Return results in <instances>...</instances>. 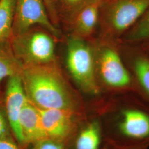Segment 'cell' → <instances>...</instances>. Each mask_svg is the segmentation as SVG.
<instances>
[{"label": "cell", "mask_w": 149, "mask_h": 149, "mask_svg": "<svg viewBox=\"0 0 149 149\" xmlns=\"http://www.w3.org/2000/svg\"><path fill=\"white\" fill-rule=\"evenodd\" d=\"M107 142L135 145L149 141V103L136 93L111 95L107 103Z\"/></svg>", "instance_id": "obj_1"}, {"label": "cell", "mask_w": 149, "mask_h": 149, "mask_svg": "<svg viewBox=\"0 0 149 149\" xmlns=\"http://www.w3.org/2000/svg\"><path fill=\"white\" fill-rule=\"evenodd\" d=\"M20 75L29 101L38 108L79 111V100L57 61L23 66Z\"/></svg>", "instance_id": "obj_2"}, {"label": "cell", "mask_w": 149, "mask_h": 149, "mask_svg": "<svg viewBox=\"0 0 149 149\" xmlns=\"http://www.w3.org/2000/svg\"><path fill=\"white\" fill-rule=\"evenodd\" d=\"M96 79L102 92L110 95L136 93L133 77L125 64L118 44L92 39Z\"/></svg>", "instance_id": "obj_3"}, {"label": "cell", "mask_w": 149, "mask_h": 149, "mask_svg": "<svg viewBox=\"0 0 149 149\" xmlns=\"http://www.w3.org/2000/svg\"><path fill=\"white\" fill-rule=\"evenodd\" d=\"M149 7V0H105L100 9L96 38L119 44Z\"/></svg>", "instance_id": "obj_4"}, {"label": "cell", "mask_w": 149, "mask_h": 149, "mask_svg": "<svg viewBox=\"0 0 149 149\" xmlns=\"http://www.w3.org/2000/svg\"><path fill=\"white\" fill-rule=\"evenodd\" d=\"M65 62L70 74L80 90L91 97L101 95L95 74L92 39L87 40L69 35Z\"/></svg>", "instance_id": "obj_5"}, {"label": "cell", "mask_w": 149, "mask_h": 149, "mask_svg": "<svg viewBox=\"0 0 149 149\" xmlns=\"http://www.w3.org/2000/svg\"><path fill=\"white\" fill-rule=\"evenodd\" d=\"M56 40L45 29L35 26L21 34L12 36L10 44L16 59L23 66H26L57 61Z\"/></svg>", "instance_id": "obj_6"}, {"label": "cell", "mask_w": 149, "mask_h": 149, "mask_svg": "<svg viewBox=\"0 0 149 149\" xmlns=\"http://www.w3.org/2000/svg\"><path fill=\"white\" fill-rule=\"evenodd\" d=\"M35 26L45 29L58 40L63 38L61 29L51 21L44 0H16L12 36Z\"/></svg>", "instance_id": "obj_7"}, {"label": "cell", "mask_w": 149, "mask_h": 149, "mask_svg": "<svg viewBox=\"0 0 149 149\" xmlns=\"http://www.w3.org/2000/svg\"><path fill=\"white\" fill-rule=\"evenodd\" d=\"M5 96L8 121L16 138L20 143H24V139L19 125V117L23 107L29 100L20 74H15L7 78Z\"/></svg>", "instance_id": "obj_8"}, {"label": "cell", "mask_w": 149, "mask_h": 149, "mask_svg": "<svg viewBox=\"0 0 149 149\" xmlns=\"http://www.w3.org/2000/svg\"><path fill=\"white\" fill-rule=\"evenodd\" d=\"M118 45L133 77L138 94L149 103V55L137 47Z\"/></svg>", "instance_id": "obj_9"}, {"label": "cell", "mask_w": 149, "mask_h": 149, "mask_svg": "<svg viewBox=\"0 0 149 149\" xmlns=\"http://www.w3.org/2000/svg\"><path fill=\"white\" fill-rule=\"evenodd\" d=\"M103 2H95L82 9L70 28V35L87 40L94 39L98 28Z\"/></svg>", "instance_id": "obj_10"}, {"label": "cell", "mask_w": 149, "mask_h": 149, "mask_svg": "<svg viewBox=\"0 0 149 149\" xmlns=\"http://www.w3.org/2000/svg\"><path fill=\"white\" fill-rule=\"evenodd\" d=\"M38 109L42 126L47 137L60 138L70 132L72 121L71 114L69 115V110Z\"/></svg>", "instance_id": "obj_11"}, {"label": "cell", "mask_w": 149, "mask_h": 149, "mask_svg": "<svg viewBox=\"0 0 149 149\" xmlns=\"http://www.w3.org/2000/svg\"><path fill=\"white\" fill-rule=\"evenodd\" d=\"M19 125L24 142H37L47 138L42 126L39 109L29 101L22 110Z\"/></svg>", "instance_id": "obj_12"}, {"label": "cell", "mask_w": 149, "mask_h": 149, "mask_svg": "<svg viewBox=\"0 0 149 149\" xmlns=\"http://www.w3.org/2000/svg\"><path fill=\"white\" fill-rule=\"evenodd\" d=\"M59 28L69 31L80 11L87 6L105 0H50Z\"/></svg>", "instance_id": "obj_13"}, {"label": "cell", "mask_w": 149, "mask_h": 149, "mask_svg": "<svg viewBox=\"0 0 149 149\" xmlns=\"http://www.w3.org/2000/svg\"><path fill=\"white\" fill-rule=\"evenodd\" d=\"M101 120L95 119L82 128L76 142V149H100L103 136Z\"/></svg>", "instance_id": "obj_14"}, {"label": "cell", "mask_w": 149, "mask_h": 149, "mask_svg": "<svg viewBox=\"0 0 149 149\" xmlns=\"http://www.w3.org/2000/svg\"><path fill=\"white\" fill-rule=\"evenodd\" d=\"M149 42V7L123 37L119 44L138 46Z\"/></svg>", "instance_id": "obj_15"}, {"label": "cell", "mask_w": 149, "mask_h": 149, "mask_svg": "<svg viewBox=\"0 0 149 149\" xmlns=\"http://www.w3.org/2000/svg\"><path fill=\"white\" fill-rule=\"evenodd\" d=\"M23 66L16 59L10 43H0V84L15 74H21Z\"/></svg>", "instance_id": "obj_16"}, {"label": "cell", "mask_w": 149, "mask_h": 149, "mask_svg": "<svg viewBox=\"0 0 149 149\" xmlns=\"http://www.w3.org/2000/svg\"><path fill=\"white\" fill-rule=\"evenodd\" d=\"M15 6L16 0H0V43H10Z\"/></svg>", "instance_id": "obj_17"}, {"label": "cell", "mask_w": 149, "mask_h": 149, "mask_svg": "<svg viewBox=\"0 0 149 149\" xmlns=\"http://www.w3.org/2000/svg\"><path fill=\"white\" fill-rule=\"evenodd\" d=\"M36 143L33 149H64L63 144L51 139L45 138Z\"/></svg>", "instance_id": "obj_18"}, {"label": "cell", "mask_w": 149, "mask_h": 149, "mask_svg": "<svg viewBox=\"0 0 149 149\" xmlns=\"http://www.w3.org/2000/svg\"><path fill=\"white\" fill-rule=\"evenodd\" d=\"M149 141L143 144L135 145H122L107 142L106 146L104 149H148Z\"/></svg>", "instance_id": "obj_19"}, {"label": "cell", "mask_w": 149, "mask_h": 149, "mask_svg": "<svg viewBox=\"0 0 149 149\" xmlns=\"http://www.w3.org/2000/svg\"><path fill=\"white\" fill-rule=\"evenodd\" d=\"M8 133L7 123L4 114L0 108V139L7 136Z\"/></svg>", "instance_id": "obj_20"}, {"label": "cell", "mask_w": 149, "mask_h": 149, "mask_svg": "<svg viewBox=\"0 0 149 149\" xmlns=\"http://www.w3.org/2000/svg\"><path fill=\"white\" fill-rule=\"evenodd\" d=\"M0 149H19L16 144L7 136L0 139Z\"/></svg>", "instance_id": "obj_21"}, {"label": "cell", "mask_w": 149, "mask_h": 149, "mask_svg": "<svg viewBox=\"0 0 149 149\" xmlns=\"http://www.w3.org/2000/svg\"><path fill=\"white\" fill-rule=\"evenodd\" d=\"M44 1L45 2L47 10V11H48V14H49V16L50 17V18L51 21H52V22H53V23L56 27H58V28H59V27H58V22H57V20H56L55 15L54 14V12L53 8H52V4H51L50 1V0H44Z\"/></svg>", "instance_id": "obj_22"}, {"label": "cell", "mask_w": 149, "mask_h": 149, "mask_svg": "<svg viewBox=\"0 0 149 149\" xmlns=\"http://www.w3.org/2000/svg\"><path fill=\"white\" fill-rule=\"evenodd\" d=\"M135 47H137L140 50H141L143 52H144V53L149 55V42L147 43L142 44L139 45L138 46H135Z\"/></svg>", "instance_id": "obj_23"}]
</instances>
